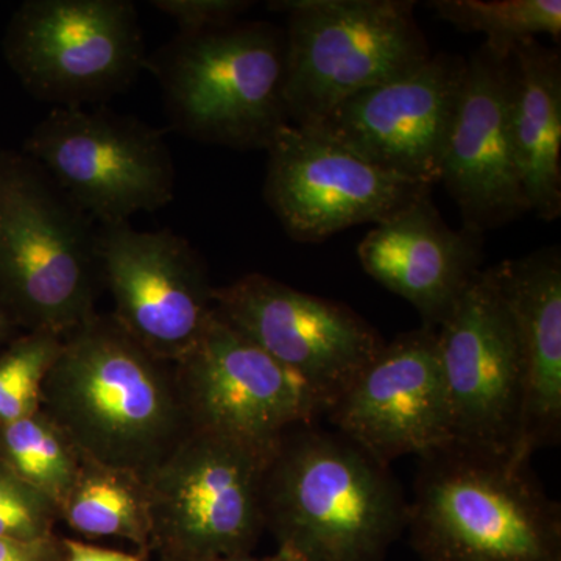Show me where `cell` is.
<instances>
[{"instance_id":"1","label":"cell","mask_w":561,"mask_h":561,"mask_svg":"<svg viewBox=\"0 0 561 561\" xmlns=\"http://www.w3.org/2000/svg\"><path fill=\"white\" fill-rule=\"evenodd\" d=\"M262 512L283 561H386L408 527L409 501L390 465L311 423L273 448Z\"/></svg>"},{"instance_id":"2","label":"cell","mask_w":561,"mask_h":561,"mask_svg":"<svg viewBox=\"0 0 561 561\" xmlns=\"http://www.w3.org/2000/svg\"><path fill=\"white\" fill-rule=\"evenodd\" d=\"M41 409L81 457L147 474L190 430L175 367L136 342L111 313L70 331Z\"/></svg>"},{"instance_id":"3","label":"cell","mask_w":561,"mask_h":561,"mask_svg":"<svg viewBox=\"0 0 561 561\" xmlns=\"http://www.w3.org/2000/svg\"><path fill=\"white\" fill-rule=\"evenodd\" d=\"M416 459L405 530L421 561H561V507L530 461L453 442Z\"/></svg>"},{"instance_id":"4","label":"cell","mask_w":561,"mask_h":561,"mask_svg":"<svg viewBox=\"0 0 561 561\" xmlns=\"http://www.w3.org/2000/svg\"><path fill=\"white\" fill-rule=\"evenodd\" d=\"M102 287L98 225L24 151L0 150V302L22 331L66 337Z\"/></svg>"},{"instance_id":"5","label":"cell","mask_w":561,"mask_h":561,"mask_svg":"<svg viewBox=\"0 0 561 561\" xmlns=\"http://www.w3.org/2000/svg\"><path fill=\"white\" fill-rule=\"evenodd\" d=\"M171 128L236 150H267L287 116L286 32L268 22L176 33L147 57Z\"/></svg>"},{"instance_id":"6","label":"cell","mask_w":561,"mask_h":561,"mask_svg":"<svg viewBox=\"0 0 561 561\" xmlns=\"http://www.w3.org/2000/svg\"><path fill=\"white\" fill-rule=\"evenodd\" d=\"M268 9L287 18L284 99L297 127L432 57L409 0H278Z\"/></svg>"},{"instance_id":"7","label":"cell","mask_w":561,"mask_h":561,"mask_svg":"<svg viewBox=\"0 0 561 561\" xmlns=\"http://www.w3.org/2000/svg\"><path fill=\"white\" fill-rule=\"evenodd\" d=\"M2 51L24 90L54 108L108 102L149 57L131 0H25L10 18Z\"/></svg>"},{"instance_id":"8","label":"cell","mask_w":561,"mask_h":561,"mask_svg":"<svg viewBox=\"0 0 561 561\" xmlns=\"http://www.w3.org/2000/svg\"><path fill=\"white\" fill-rule=\"evenodd\" d=\"M272 453L187 430L144 478L151 551L162 561H205L253 552L265 531L262 482Z\"/></svg>"},{"instance_id":"9","label":"cell","mask_w":561,"mask_h":561,"mask_svg":"<svg viewBox=\"0 0 561 561\" xmlns=\"http://www.w3.org/2000/svg\"><path fill=\"white\" fill-rule=\"evenodd\" d=\"M22 151L95 225L165 208L176 171L164 131L108 108H51Z\"/></svg>"},{"instance_id":"10","label":"cell","mask_w":561,"mask_h":561,"mask_svg":"<svg viewBox=\"0 0 561 561\" xmlns=\"http://www.w3.org/2000/svg\"><path fill=\"white\" fill-rule=\"evenodd\" d=\"M190 430L272 453L286 432L317 423L328 402L217 313L175 365Z\"/></svg>"},{"instance_id":"11","label":"cell","mask_w":561,"mask_h":561,"mask_svg":"<svg viewBox=\"0 0 561 561\" xmlns=\"http://www.w3.org/2000/svg\"><path fill=\"white\" fill-rule=\"evenodd\" d=\"M437 346L451 442L515 456L522 354L493 267L463 291L437 330Z\"/></svg>"},{"instance_id":"12","label":"cell","mask_w":561,"mask_h":561,"mask_svg":"<svg viewBox=\"0 0 561 561\" xmlns=\"http://www.w3.org/2000/svg\"><path fill=\"white\" fill-rule=\"evenodd\" d=\"M98 257L114 320L160 359H183L214 312V287L197 250L171 230L117 221L98 225Z\"/></svg>"},{"instance_id":"13","label":"cell","mask_w":561,"mask_h":561,"mask_svg":"<svg viewBox=\"0 0 561 561\" xmlns=\"http://www.w3.org/2000/svg\"><path fill=\"white\" fill-rule=\"evenodd\" d=\"M267 153L265 202L298 242L327 241L357 225L381 224L432 192L291 124L276 133Z\"/></svg>"},{"instance_id":"14","label":"cell","mask_w":561,"mask_h":561,"mask_svg":"<svg viewBox=\"0 0 561 561\" xmlns=\"http://www.w3.org/2000/svg\"><path fill=\"white\" fill-rule=\"evenodd\" d=\"M214 309L316 390L328 409L386 345L348 306L261 273L214 287Z\"/></svg>"},{"instance_id":"15","label":"cell","mask_w":561,"mask_h":561,"mask_svg":"<svg viewBox=\"0 0 561 561\" xmlns=\"http://www.w3.org/2000/svg\"><path fill=\"white\" fill-rule=\"evenodd\" d=\"M465 70L467 58L432 55L408 76L357 92L317 124L301 128L382 171L434 186L440 180Z\"/></svg>"},{"instance_id":"16","label":"cell","mask_w":561,"mask_h":561,"mask_svg":"<svg viewBox=\"0 0 561 561\" xmlns=\"http://www.w3.org/2000/svg\"><path fill=\"white\" fill-rule=\"evenodd\" d=\"M324 416L386 465L451 442L437 330L420 327L386 342Z\"/></svg>"},{"instance_id":"17","label":"cell","mask_w":561,"mask_h":561,"mask_svg":"<svg viewBox=\"0 0 561 561\" xmlns=\"http://www.w3.org/2000/svg\"><path fill=\"white\" fill-rule=\"evenodd\" d=\"M438 183L459 206L463 227L482 234L529 213L508 119V58L483 46L467 58Z\"/></svg>"},{"instance_id":"18","label":"cell","mask_w":561,"mask_h":561,"mask_svg":"<svg viewBox=\"0 0 561 561\" xmlns=\"http://www.w3.org/2000/svg\"><path fill=\"white\" fill-rule=\"evenodd\" d=\"M482 243V232L453 230L427 194L375 225L357 256L376 283L411 302L421 327L438 330L483 271Z\"/></svg>"},{"instance_id":"19","label":"cell","mask_w":561,"mask_h":561,"mask_svg":"<svg viewBox=\"0 0 561 561\" xmlns=\"http://www.w3.org/2000/svg\"><path fill=\"white\" fill-rule=\"evenodd\" d=\"M511 313L523 368L522 420L515 457L561 440V256L556 247L493 267Z\"/></svg>"},{"instance_id":"20","label":"cell","mask_w":561,"mask_h":561,"mask_svg":"<svg viewBox=\"0 0 561 561\" xmlns=\"http://www.w3.org/2000/svg\"><path fill=\"white\" fill-rule=\"evenodd\" d=\"M508 119L527 206L542 220L561 214V60L529 39L508 57Z\"/></svg>"},{"instance_id":"21","label":"cell","mask_w":561,"mask_h":561,"mask_svg":"<svg viewBox=\"0 0 561 561\" xmlns=\"http://www.w3.org/2000/svg\"><path fill=\"white\" fill-rule=\"evenodd\" d=\"M60 519L83 537L130 541L144 560L151 551L149 491L138 472L83 457Z\"/></svg>"},{"instance_id":"22","label":"cell","mask_w":561,"mask_h":561,"mask_svg":"<svg viewBox=\"0 0 561 561\" xmlns=\"http://www.w3.org/2000/svg\"><path fill=\"white\" fill-rule=\"evenodd\" d=\"M81 454L41 411L0 426V461L60 508L80 471Z\"/></svg>"},{"instance_id":"23","label":"cell","mask_w":561,"mask_h":561,"mask_svg":"<svg viewBox=\"0 0 561 561\" xmlns=\"http://www.w3.org/2000/svg\"><path fill=\"white\" fill-rule=\"evenodd\" d=\"M430 9L460 31L482 33L483 47L501 60L538 35H561L560 0H434Z\"/></svg>"},{"instance_id":"24","label":"cell","mask_w":561,"mask_h":561,"mask_svg":"<svg viewBox=\"0 0 561 561\" xmlns=\"http://www.w3.org/2000/svg\"><path fill=\"white\" fill-rule=\"evenodd\" d=\"M62 339L24 331L0 350V426L41 411L43 387L60 354Z\"/></svg>"},{"instance_id":"25","label":"cell","mask_w":561,"mask_h":561,"mask_svg":"<svg viewBox=\"0 0 561 561\" xmlns=\"http://www.w3.org/2000/svg\"><path fill=\"white\" fill-rule=\"evenodd\" d=\"M60 508L0 461V538L35 540L55 535Z\"/></svg>"},{"instance_id":"26","label":"cell","mask_w":561,"mask_h":561,"mask_svg":"<svg viewBox=\"0 0 561 561\" xmlns=\"http://www.w3.org/2000/svg\"><path fill=\"white\" fill-rule=\"evenodd\" d=\"M149 3L151 9L175 22L180 33L227 27L254 5L250 0H151Z\"/></svg>"},{"instance_id":"27","label":"cell","mask_w":561,"mask_h":561,"mask_svg":"<svg viewBox=\"0 0 561 561\" xmlns=\"http://www.w3.org/2000/svg\"><path fill=\"white\" fill-rule=\"evenodd\" d=\"M65 545L57 535L35 540L0 538V561H62Z\"/></svg>"},{"instance_id":"28","label":"cell","mask_w":561,"mask_h":561,"mask_svg":"<svg viewBox=\"0 0 561 561\" xmlns=\"http://www.w3.org/2000/svg\"><path fill=\"white\" fill-rule=\"evenodd\" d=\"M65 557L62 561H144L139 553L114 551L101 546L87 545L77 540H62Z\"/></svg>"},{"instance_id":"29","label":"cell","mask_w":561,"mask_h":561,"mask_svg":"<svg viewBox=\"0 0 561 561\" xmlns=\"http://www.w3.org/2000/svg\"><path fill=\"white\" fill-rule=\"evenodd\" d=\"M21 332L24 331L18 327V323L14 321L13 317H11V313L7 311V309L3 308L2 302H0V350L5 348L14 337H18V335L21 334Z\"/></svg>"},{"instance_id":"30","label":"cell","mask_w":561,"mask_h":561,"mask_svg":"<svg viewBox=\"0 0 561 561\" xmlns=\"http://www.w3.org/2000/svg\"><path fill=\"white\" fill-rule=\"evenodd\" d=\"M205 561H283L278 556L271 557H256L253 552L236 553V556L217 557V559H210Z\"/></svg>"}]
</instances>
